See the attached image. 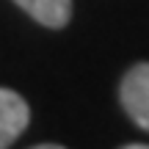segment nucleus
<instances>
[{"instance_id":"nucleus-1","label":"nucleus","mask_w":149,"mask_h":149,"mask_svg":"<svg viewBox=\"0 0 149 149\" xmlns=\"http://www.w3.org/2000/svg\"><path fill=\"white\" fill-rule=\"evenodd\" d=\"M119 97H122V105L127 111V116L141 130L149 133V61L135 64L133 69L124 74Z\"/></svg>"},{"instance_id":"nucleus-2","label":"nucleus","mask_w":149,"mask_h":149,"mask_svg":"<svg viewBox=\"0 0 149 149\" xmlns=\"http://www.w3.org/2000/svg\"><path fill=\"white\" fill-rule=\"evenodd\" d=\"M28 122H31V108L25 97L17 94L14 88L0 86V149H8L14 144L25 133Z\"/></svg>"},{"instance_id":"nucleus-3","label":"nucleus","mask_w":149,"mask_h":149,"mask_svg":"<svg viewBox=\"0 0 149 149\" xmlns=\"http://www.w3.org/2000/svg\"><path fill=\"white\" fill-rule=\"evenodd\" d=\"M14 3L44 28H64L72 17V0H14Z\"/></svg>"},{"instance_id":"nucleus-4","label":"nucleus","mask_w":149,"mask_h":149,"mask_svg":"<svg viewBox=\"0 0 149 149\" xmlns=\"http://www.w3.org/2000/svg\"><path fill=\"white\" fill-rule=\"evenodd\" d=\"M31 149H66V146H58V144H39V146H31Z\"/></svg>"},{"instance_id":"nucleus-5","label":"nucleus","mask_w":149,"mask_h":149,"mask_svg":"<svg viewBox=\"0 0 149 149\" xmlns=\"http://www.w3.org/2000/svg\"><path fill=\"white\" fill-rule=\"evenodd\" d=\"M122 149H149V144H127V146H122Z\"/></svg>"}]
</instances>
